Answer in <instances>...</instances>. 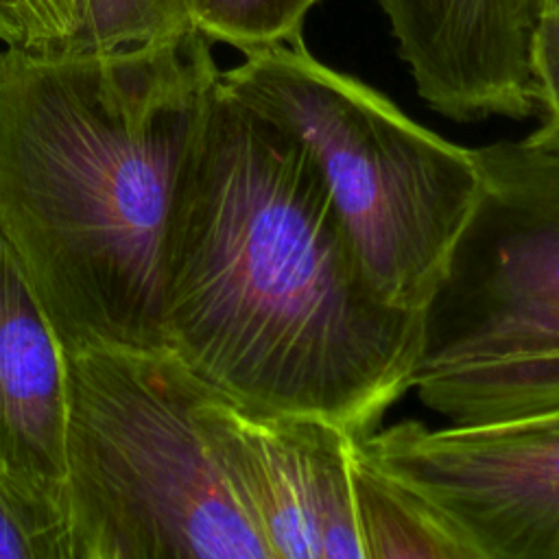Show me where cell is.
Here are the masks:
<instances>
[{
	"label": "cell",
	"instance_id": "cell-1",
	"mask_svg": "<svg viewBox=\"0 0 559 559\" xmlns=\"http://www.w3.org/2000/svg\"><path fill=\"white\" fill-rule=\"evenodd\" d=\"M164 332L227 402L362 437L411 389L421 312L376 293L306 153L216 83L175 197Z\"/></svg>",
	"mask_w": 559,
	"mask_h": 559
},
{
	"label": "cell",
	"instance_id": "cell-2",
	"mask_svg": "<svg viewBox=\"0 0 559 559\" xmlns=\"http://www.w3.org/2000/svg\"><path fill=\"white\" fill-rule=\"evenodd\" d=\"M218 74L194 24L0 52V231L66 354L166 352V240Z\"/></svg>",
	"mask_w": 559,
	"mask_h": 559
},
{
	"label": "cell",
	"instance_id": "cell-3",
	"mask_svg": "<svg viewBox=\"0 0 559 559\" xmlns=\"http://www.w3.org/2000/svg\"><path fill=\"white\" fill-rule=\"evenodd\" d=\"M218 87L306 153L376 293L421 312L480 201L476 148L419 124L304 39L242 55Z\"/></svg>",
	"mask_w": 559,
	"mask_h": 559
},
{
	"label": "cell",
	"instance_id": "cell-4",
	"mask_svg": "<svg viewBox=\"0 0 559 559\" xmlns=\"http://www.w3.org/2000/svg\"><path fill=\"white\" fill-rule=\"evenodd\" d=\"M476 155L483 194L421 310L411 378L450 424L559 408V127Z\"/></svg>",
	"mask_w": 559,
	"mask_h": 559
},
{
	"label": "cell",
	"instance_id": "cell-5",
	"mask_svg": "<svg viewBox=\"0 0 559 559\" xmlns=\"http://www.w3.org/2000/svg\"><path fill=\"white\" fill-rule=\"evenodd\" d=\"M68 491L96 559H271L168 354H66Z\"/></svg>",
	"mask_w": 559,
	"mask_h": 559
},
{
	"label": "cell",
	"instance_id": "cell-6",
	"mask_svg": "<svg viewBox=\"0 0 559 559\" xmlns=\"http://www.w3.org/2000/svg\"><path fill=\"white\" fill-rule=\"evenodd\" d=\"M382 469L439 504L487 559H559V428L544 419H406L356 437Z\"/></svg>",
	"mask_w": 559,
	"mask_h": 559
},
{
	"label": "cell",
	"instance_id": "cell-7",
	"mask_svg": "<svg viewBox=\"0 0 559 559\" xmlns=\"http://www.w3.org/2000/svg\"><path fill=\"white\" fill-rule=\"evenodd\" d=\"M68 435V356L0 231V474L66 493Z\"/></svg>",
	"mask_w": 559,
	"mask_h": 559
},
{
	"label": "cell",
	"instance_id": "cell-8",
	"mask_svg": "<svg viewBox=\"0 0 559 559\" xmlns=\"http://www.w3.org/2000/svg\"><path fill=\"white\" fill-rule=\"evenodd\" d=\"M352 483L369 559H487L439 504L373 463L356 437Z\"/></svg>",
	"mask_w": 559,
	"mask_h": 559
},
{
	"label": "cell",
	"instance_id": "cell-9",
	"mask_svg": "<svg viewBox=\"0 0 559 559\" xmlns=\"http://www.w3.org/2000/svg\"><path fill=\"white\" fill-rule=\"evenodd\" d=\"M0 559H96L70 502L0 474Z\"/></svg>",
	"mask_w": 559,
	"mask_h": 559
},
{
	"label": "cell",
	"instance_id": "cell-10",
	"mask_svg": "<svg viewBox=\"0 0 559 559\" xmlns=\"http://www.w3.org/2000/svg\"><path fill=\"white\" fill-rule=\"evenodd\" d=\"M319 0H192L190 22L212 44H227L242 55L293 44Z\"/></svg>",
	"mask_w": 559,
	"mask_h": 559
},
{
	"label": "cell",
	"instance_id": "cell-11",
	"mask_svg": "<svg viewBox=\"0 0 559 559\" xmlns=\"http://www.w3.org/2000/svg\"><path fill=\"white\" fill-rule=\"evenodd\" d=\"M83 24L72 48H118L192 24V0H81Z\"/></svg>",
	"mask_w": 559,
	"mask_h": 559
},
{
	"label": "cell",
	"instance_id": "cell-12",
	"mask_svg": "<svg viewBox=\"0 0 559 559\" xmlns=\"http://www.w3.org/2000/svg\"><path fill=\"white\" fill-rule=\"evenodd\" d=\"M81 24V0H0V41L7 48H72Z\"/></svg>",
	"mask_w": 559,
	"mask_h": 559
},
{
	"label": "cell",
	"instance_id": "cell-13",
	"mask_svg": "<svg viewBox=\"0 0 559 559\" xmlns=\"http://www.w3.org/2000/svg\"><path fill=\"white\" fill-rule=\"evenodd\" d=\"M531 66L537 105L559 83V0H531Z\"/></svg>",
	"mask_w": 559,
	"mask_h": 559
},
{
	"label": "cell",
	"instance_id": "cell-14",
	"mask_svg": "<svg viewBox=\"0 0 559 559\" xmlns=\"http://www.w3.org/2000/svg\"><path fill=\"white\" fill-rule=\"evenodd\" d=\"M539 116L542 124L559 127V83L539 98Z\"/></svg>",
	"mask_w": 559,
	"mask_h": 559
},
{
	"label": "cell",
	"instance_id": "cell-15",
	"mask_svg": "<svg viewBox=\"0 0 559 559\" xmlns=\"http://www.w3.org/2000/svg\"><path fill=\"white\" fill-rule=\"evenodd\" d=\"M526 419H528V417H526ZM535 419H544V421H548V424H552V426H557V428H559V408H557V411H552V413L537 415Z\"/></svg>",
	"mask_w": 559,
	"mask_h": 559
}]
</instances>
